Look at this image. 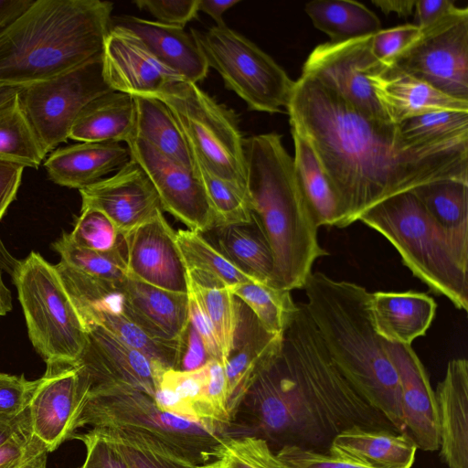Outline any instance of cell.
<instances>
[{
    "label": "cell",
    "mask_w": 468,
    "mask_h": 468,
    "mask_svg": "<svg viewBox=\"0 0 468 468\" xmlns=\"http://www.w3.org/2000/svg\"><path fill=\"white\" fill-rule=\"evenodd\" d=\"M286 112L314 149L338 202L336 228L379 202L441 180L468 183V141L421 144L399 125L368 118L316 80L301 76Z\"/></svg>",
    "instance_id": "1"
},
{
    "label": "cell",
    "mask_w": 468,
    "mask_h": 468,
    "mask_svg": "<svg viewBox=\"0 0 468 468\" xmlns=\"http://www.w3.org/2000/svg\"><path fill=\"white\" fill-rule=\"evenodd\" d=\"M354 426L396 431L336 369L298 303L280 352L246 393L227 436L257 437L274 451L296 446L327 452L332 440Z\"/></svg>",
    "instance_id": "2"
},
{
    "label": "cell",
    "mask_w": 468,
    "mask_h": 468,
    "mask_svg": "<svg viewBox=\"0 0 468 468\" xmlns=\"http://www.w3.org/2000/svg\"><path fill=\"white\" fill-rule=\"evenodd\" d=\"M303 303L336 369L399 432L406 431L397 371L371 324L367 290L312 271Z\"/></svg>",
    "instance_id": "3"
},
{
    "label": "cell",
    "mask_w": 468,
    "mask_h": 468,
    "mask_svg": "<svg viewBox=\"0 0 468 468\" xmlns=\"http://www.w3.org/2000/svg\"><path fill=\"white\" fill-rule=\"evenodd\" d=\"M112 9L101 0H36L0 29V87L49 80L101 55Z\"/></svg>",
    "instance_id": "4"
},
{
    "label": "cell",
    "mask_w": 468,
    "mask_h": 468,
    "mask_svg": "<svg viewBox=\"0 0 468 468\" xmlns=\"http://www.w3.org/2000/svg\"><path fill=\"white\" fill-rule=\"evenodd\" d=\"M247 192L252 215L269 241L272 285L303 289L314 261L329 252L318 242V226L298 185L293 159L276 133L244 138Z\"/></svg>",
    "instance_id": "5"
},
{
    "label": "cell",
    "mask_w": 468,
    "mask_h": 468,
    "mask_svg": "<svg viewBox=\"0 0 468 468\" xmlns=\"http://www.w3.org/2000/svg\"><path fill=\"white\" fill-rule=\"evenodd\" d=\"M359 220L385 237L431 291L467 311L468 249L436 223L412 191L379 202Z\"/></svg>",
    "instance_id": "6"
},
{
    "label": "cell",
    "mask_w": 468,
    "mask_h": 468,
    "mask_svg": "<svg viewBox=\"0 0 468 468\" xmlns=\"http://www.w3.org/2000/svg\"><path fill=\"white\" fill-rule=\"evenodd\" d=\"M135 432L157 441L197 465L219 459L225 432L160 410L154 399L130 387L89 392L77 428Z\"/></svg>",
    "instance_id": "7"
},
{
    "label": "cell",
    "mask_w": 468,
    "mask_h": 468,
    "mask_svg": "<svg viewBox=\"0 0 468 468\" xmlns=\"http://www.w3.org/2000/svg\"><path fill=\"white\" fill-rule=\"evenodd\" d=\"M29 339L46 364L76 362L87 330L55 265L32 251L13 275Z\"/></svg>",
    "instance_id": "8"
},
{
    "label": "cell",
    "mask_w": 468,
    "mask_h": 468,
    "mask_svg": "<svg viewBox=\"0 0 468 468\" xmlns=\"http://www.w3.org/2000/svg\"><path fill=\"white\" fill-rule=\"evenodd\" d=\"M154 98L171 111L193 154L211 173L248 194L244 137L235 112L187 80L168 86Z\"/></svg>",
    "instance_id": "9"
},
{
    "label": "cell",
    "mask_w": 468,
    "mask_h": 468,
    "mask_svg": "<svg viewBox=\"0 0 468 468\" xmlns=\"http://www.w3.org/2000/svg\"><path fill=\"white\" fill-rule=\"evenodd\" d=\"M190 34L208 68L221 76L225 87L251 111L277 113L287 110L295 81L272 58L226 24Z\"/></svg>",
    "instance_id": "10"
},
{
    "label": "cell",
    "mask_w": 468,
    "mask_h": 468,
    "mask_svg": "<svg viewBox=\"0 0 468 468\" xmlns=\"http://www.w3.org/2000/svg\"><path fill=\"white\" fill-rule=\"evenodd\" d=\"M102 54V53H101ZM114 91L106 82L101 55L55 79L18 89L23 111L46 154L69 138L81 110Z\"/></svg>",
    "instance_id": "11"
},
{
    "label": "cell",
    "mask_w": 468,
    "mask_h": 468,
    "mask_svg": "<svg viewBox=\"0 0 468 468\" xmlns=\"http://www.w3.org/2000/svg\"><path fill=\"white\" fill-rule=\"evenodd\" d=\"M388 67L468 101V8L456 7L420 29Z\"/></svg>",
    "instance_id": "12"
},
{
    "label": "cell",
    "mask_w": 468,
    "mask_h": 468,
    "mask_svg": "<svg viewBox=\"0 0 468 468\" xmlns=\"http://www.w3.org/2000/svg\"><path fill=\"white\" fill-rule=\"evenodd\" d=\"M371 38L320 44L305 60L302 75L316 80L368 118L388 121L372 87V77L388 66L373 56Z\"/></svg>",
    "instance_id": "13"
},
{
    "label": "cell",
    "mask_w": 468,
    "mask_h": 468,
    "mask_svg": "<svg viewBox=\"0 0 468 468\" xmlns=\"http://www.w3.org/2000/svg\"><path fill=\"white\" fill-rule=\"evenodd\" d=\"M82 321L97 324L138 350L154 364L177 369L182 341L163 342L147 335L122 311L117 285L85 274H76L65 284Z\"/></svg>",
    "instance_id": "14"
},
{
    "label": "cell",
    "mask_w": 468,
    "mask_h": 468,
    "mask_svg": "<svg viewBox=\"0 0 468 468\" xmlns=\"http://www.w3.org/2000/svg\"><path fill=\"white\" fill-rule=\"evenodd\" d=\"M90 386L77 362L47 364L37 379L28 410L31 431L48 452L73 439Z\"/></svg>",
    "instance_id": "15"
},
{
    "label": "cell",
    "mask_w": 468,
    "mask_h": 468,
    "mask_svg": "<svg viewBox=\"0 0 468 468\" xmlns=\"http://www.w3.org/2000/svg\"><path fill=\"white\" fill-rule=\"evenodd\" d=\"M127 145L130 157L143 168L154 185L163 210L189 230L203 233L217 227L215 214L196 173L165 158L135 136Z\"/></svg>",
    "instance_id": "16"
},
{
    "label": "cell",
    "mask_w": 468,
    "mask_h": 468,
    "mask_svg": "<svg viewBox=\"0 0 468 468\" xmlns=\"http://www.w3.org/2000/svg\"><path fill=\"white\" fill-rule=\"evenodd\" d=\"M79 191L81 208L102 212L123 239L163 211L154 185L131 157L112 176Z\"/></svg>",
    "instance_id": "17"
},
{
    "label": "cell",
    "mask_w": 468,
    "mask_h": 468,
    "mask_svg": "<svg viewBox=\"0 0 468 468\" xmlns=\"http://www.w3.org/2000/svg\"><path fill=\"white\" fill-rule=\"evenodd\" d=\"M85 327L87 343L76 362L87 378L90 391L122 386L154 398L157 374L166 367L154 364L143 353L97 324H85Z\"/></svg>",
    "instance_id": "18"
},
{
    "label": "cell",
    "mask_w": 468,
    "mask_h": 468,
    "mask_svg": "<svg viewBox=\"0 0 468 468\" xmlns=\"http://www.w3.org/2000/svg\"><path fill=\"white\" fill-rule=\"evenodd\" d=\"M127 275L147 284L187 294L189 277L176 231L160 211L126 239Z\"/></svg>",
    "instance_id": "19"
},
{
    "label": "cell",
    "mask_w": 468,
    "mask_h": 468,
    "mask_svg": "<svg viewBox=\"0 0 468 468\" xmlns=\"http://www.w3.org/2000/svg\"><path fill=\"white\" fill-rule=\"evenodd\" d=\"M103 76L114 91L155 97L168 86L186 80L171 70L129 31L111 26L102 54Z\"/></svg>",
    "instance_id": "20"
},
{
    "label": "cell",
    "mask_w": 468,
    "mask_h": 468,
    "mask_svg": "<svg viewBox=\"0 0 468 468\" xmlns=\"http://www.w3.org/2000/svg\"><path fill=\"white\" fill-rule=\"evenodd\" d=\"M384 348L399 380L406 431L418 449L435 452L440 448L438 407L428 373L411 345L383 340Z\"/></svg>",
    "instance_id": "21"
},
{
    "label": "cell",
    "mask_w": 468,
    "mask_h": 468,
    "mask_svg": "<svg viewBox=\"0 0 468 468\" xmlns=\"http://www.w3.org/2000/svg\"><path fill=\"white\" fill-rule=\"evenodd\" d=\"M124 314L150 337L182 341L189 324L188 296L166 291L129 275L118 283Z\"/></svg>",
    "instance_id": "22"
},
{
    "label": "cell",
    "mask_w": 468,
    "mask_h": 468,
    "mask_svg": "<svg viewBox=\"0 0 468 468\" xmlns=\"http://www.w3.org/2000/svg\"><path fill=\"white\" fill-rule=\"evenodd\" d=\"M282 337L267 332L241 303L234 346L225 364L230 422L250 388L280 352Z\"/></svg>",
    "instance_id": "23"
},
{
    "label": "cell",
    "mask_w": 468,
    "mask_h": 468,
    "mask_svg": "<svg viewBox=\"0 0 468 468\" xmlns=\"http://www.w3.org/2000/svg\"><path fill=\"white\" fill-rule=\"evenodd\" d=\"M435 398L440 430V457L448 468H468V361H449Z\"/></svg>",
    "instance_id": "24"
},
{
    "label": "cell",
    "mask_w": 468,
    "mask_h": 468,
    "mask_svg": "<svg viewBox=\"0 0 468 468\" xmlns=\"http://www.w3.org/2000/svg\"><path fill=\"white\" fill-rule=\"evenodd\" d=\"M112 25L134 35L163 65L197 83L208 73L207 63L191 34L183 27L133 16L112 18Z\"/></svg>",
    "instance_id": "25"
},
{
    "label": "cell",
    "mask_w": 468,
    "mask_h": 468,
    "mask_svg": "<svg viewBox=\"0 0 468 468\" xmlns=\"http://www.w3.org/2000/svg\"><path fill=\"white\" fill-rule=\"evenodd\" d=\"M367 313L375 332L383 340L401 345L426 335L437 309L435 300L424 292H369Z\"/></svg>",
    "instance_id": "26"
},
{
    "label": "cell",
    "mask_w": 468,
    "mask_h": 468,
    "mask_svg": "<svg viewBox=\"0 0 468 468\" xmlns=\"http://www.w3.org/2000/svg\"><path fill=\"white\" fill-rule=\"evenodd\" d=\"M418 447L407 431L354 426L331 441V455L367 468H411Z\"/></svg>",
    "instance_id": "27"
},
{
    "label": "cell",
    "mask_w": 468,
    "mask_h": 468,
    "mask_svg": "<svg viewBox=\"0 0 468 468\" xmlns=\"http://www.w3.org/2000/svg\"><path fill=\"white\" fill-rule=\"evenodd\" d=\"M372 87L388 121L395 124L436 111L468 112V101L389 67L372 77Z\"/></svg>",
    "instance_id": "28"
},
{
    "label": "cell",
    "mask_w": 468,
    "mask_h": 468,
    "mask_svg": "<svg viewBox=\"0 0 468 468\" xmlns=\"http://www.w3.org/2000/svg\"><path fill=\"white\" fill-rule=\"evenodd\" d=\"M129 160L128 147L119 143L81 142L54 150L44 167L53 183L80 190L119 170Z\"/></svg>",
    "instance_id": "29"
},
{
    "label": "cell",
    "mask_w": 468,
    "mask_h": 468,
    "mask_svg": "<svg viewBox=\"0 0 468 468\" xmlns=\"http://www.w3.org/2000/svg\"><path fill=\"white\" fill-rule=\"evenodd\" d=\"M133 96L111 91L89 102L75 120L69 139L80 142L128 143L135 136Z\"/></svg>",
    "instance_id": "30"
},
{
    "label": "cell",
    "mask_w": 468,
    "mask_h": 468,
    "mask_svg": "<svg viewBox=\"0 0 468 468\" xmlns=\"http://www.w3.org/2000/svg\"><path fill=\"white\" fill-rule=\"evenodd\" d=\"M207 365L192 371L164 369L156 378L153 399L164 411L206 423L225 432L217 424L207 400Z\"/></svg>",
    "instance_id": "31"
},
{
    "label": "cell",
    "mask_w": 468,
    "mask_h": 468,
    "mask_svg": "<svg viewBox=\"0 0 468 468\" xmlns=\"http://www.w3.org/2000/svg\"><path fill=\"white\" fill-rule=\"evenodd\" d=\"M136 108L135 137L160 154L195 173L191 147L176 118L160 100L133 96Z\"/></svg>",
    "instance_id": "32"
},
{
    "label": "cell",
    "mask_w": 468,
    "mask_h": 468,
    "mask_svg": "<svg viewBox=\"0 0 468 468\" xmlns=\"http://www.w3.org/2000/svg\"><path fill=\"white\" fill-rule=\"evenodd\" d=\"M214 229L218 250L230 261L256 280L272 285V252L263 228L253 215L249 223L223 225Z\"/></svg>",
    "instance_id": "33"
},
{
    "label": "cell",
    "mask_w": 468,
    "mask_h": 468,
    "mask_svg": "<svg viewBox=\"0 0 468 468\" xmlns=\"http://www.w3.org/2000/svg\"><path fill=\"white\" fill-rule=\"evenodd\" d=\"M294 143L293 165L300 189L318 227L335 226L338 202L334 189L308 141L291 131Z\"/></svg>",
    "instance_id": "34"
},
{
    "label": "cell",
    "mask_w": 468,
    "mask_h": 468,
    "mask_svg": "<svg viewBox=\"0 0 468 468\" xmlns=\"http://www.w3.org/2000/svg\"><path fill=\"white\" fill-rule=\"evenodd\" d=\"M304 10L314 26L338 42L371 36L381 29L379 18L352 0H314Z\"/></svg>",
    "instance_id": "35"
},
{
    "label": "cell",
    "mask_w": 468,
    "mask_h": 468,
    "mask_svg": "<svg viewBox=\"0 0 468 468\" xmlns=\"http://www.w3.org/2000/svg\"><path fill=\"white\" fill-rule=\"evenodd\" d=\"M411 191L436 223L460 246L468 249V183L441 180Z\"/></svg>",
    "instance_id": "36"
},
{
    "label": "cell",
    "mask_w": 468,
    "mask_h": 468,
    "mask_svg": "<svg viewBox=\"0 0 468 468\" xmlns=\"http://www.w3.org/2000/svg\"><path fill=\"white\" fill-rule=\"evenodd\" d=\"M187 272L189 286L199 297L213 324L226 364L235 343L240 304L229 288L217 278L195 270Z\"/></svg>",
    "instance_id": "37"
},
{
    "label": "cell",
    "mask_w": 468,
    "mask_h": 468,
    "mask_svg": "<svg viewBox=\"0 0 468 468\" xmlns=\"http://www.w3.org/2000/svg\"><path fill=\"white\" fill-rule=\"evenodd\" d=\"M46 153L27 120L17 94L0 106V157L37 168Z\"/></svg>",
    "instance_id": "38"
},
{
    "label": "cell",
    "mask_w": 468,
    "mask_h": 468,
    "mask_svg": "<svg viewBox=\"0 0 468 468\" xmlns=\"http://www.w3.org/2000/svg\"><path fill=\"white\" fill-rule=\"evenodd\" d=\"M229 290L271 334L283 335L298 309L290 291L261 282L237 284Z\"/></svg>",
    "instance_id": "39"
},
{
    "label": "cell",
    "mask_w": 468,
    "mask_h": 468,
    "mask_svg": "<svg viewBox=\"0 0 468 468\" xmlns=\"http://www.w3.org/2000/svg\"><path fill=\"white\" fill-rule=\"evenodd\" d=\"M176 236L187 270L210 274L229 288L240 283L260 282L237 267L201 233L178 229Z\"/></svg>",
    "instance_id": "40"
},
{
    "label": "cell",
    "mask_w": 468,
    "mask_h": 468,
    "mask_svg": "<svg viewBox=\"0 0 468 468\" xmlns=\"http://www.w3.org/2000/svg\"><path fill=\"white\" fill-rule=\"evenodd\" d=\"M193 157L195 173L213 209L217 227L250 222L252 213L248 194L236 185L211 173L194 154Z\"/></svg>",
    "instance_id": "41"
},
{
    "label": "cell",
    "mask_w": 468,
    "mask_h": 468,
    "mask_svg": "<svg viewBox=\"0 0 468 468\" xmlns=\"http://www.w3.org/2000/svg\"><path fill=\"white\" fill-rule=\"evenodd\" d=\"M399 125L401 135L411 143L468 141V112L436 111L410 118Z\"/></svg>",
    "instance_id": "42"
},
{
    "label": "cell",
    "mask_w": 468,
    "mask_h": 468,
    "mask_svg": "<svg viewBox=\"0 0 468 468\" xmlns=\"http://www.w3.org/2000/svg\"><path fill=\"white\" fill-rule=\"evenodd\" d=\"M61 261L71 268L89 276L119 283L127 276L125 250L113 252H100L75 245L69 234L63 232L61 237L52 243Z\"/></svg>",
    "instance_id": "43"
},
{
    "label": "cell",
    "mask_w": 468,
    "mask_h": 468,
    "mask_svg": "<svg viewBox=\"0 0 468 468\" xmlns=\"http://www.w3.org/2000/svg\"><path fill=\"white\" fill-rule=\"evenodd\" d=\"M100 430L114 441L129 468H200V465L143 434Z\"/></svg>",
    "instance_id": "44"
},
{
    "label": "cell",
    "mask_w": 468,
    "mask_h": 468,
    "mask_svg": "<svg viewBox=\"0 0 468 468\" xmlns=\"http://www.w3.org/2000/svg\"><path fill=\"white\" fill-rule=\"evenodd\" d=\"M68 234L75 245L88 250L100 252L125 250L124 239L114 225L95 208H81L73 230Z\"/></svg>",
    "instance_id": "45"
},
{
    "label": "cell",
    "mask_w": 468,
    "mask_h": 468,
    "mask_svg": "<svg viewBox=\"0 0 468 468\" xmlns=\"http://www.w3.org/2000/svg\"><path fill=\"white\" fill-rule=\"evenodd\" d=\"M219 458L231 468H292L266 441L253 436L227 437Z\"/></svg>",
    "instance_id": "46"
},
{
    "label": "cell",
    "mask_w": 468,
    "mask_h": 468,
    "mask_svg": "<svg viewBox=\"0 0 468 468\" xmlns=\"http://www.w3.org/2000/svg\"><path fill=\"white\" fill-rule=\"evenodd\" d=\"M46 445L28 431L0 444V468H47Z\"/></svg>",
    "instance_id": "47"
},
{
    "label": "cell",
    "mask_w": 468,
    "mask_h": 468,
    "mask_svg": "<svg viewBox=\"0 0 468 468\" xmlns=\"http://www.w3.org/2000/svg\"><path fill=\"white\" fill-rule=\"evenodd\" d=\"M73 439L80 441L86 450L84 462L78 468H129L114 441L103 431L91 428L77 432Z\"/></svg>",
    "instance_id": "48"
},
{
    "label": "cell",
    "mask_w": 468,
    "mask_h": 468,
    "mask_svg": "<svg viewBox=\"0 0 468 468\" xmlns=\"http://www.w3.org/2000/svg\"><path fill=\"white\" fill-rule=\"evenodd\" d=\"M37 384V379L27 380L23 375L0 373V414L15 416L27 410Z\"/></svg>",
    "instance_id": "49"
},
{
    "label": "cell",
    "mask_w": 468,
    "mask_h": 468,
    "mask_svg": "<svg viewBox=\"0 0 468 468\" xmlns=\"http://www.w3.org/2000/svg\"><path fill=\"white\" fill-rule=\"evenodd\" d=\"M133 3L140 10L151 13L157 22L183 28L199 12L198 0H136Z\"/></svg>",
    "instance_id": "50"
},
{
    "label": "cell",
    "mask_w": 468,
    "mask_h": 468,
    "mask_svg": "<svg viewBox=\"0 0 468 468\" xmlns=\"http://www.w3.org/2000/svg\"><path fill=\"white\" fill-rule=\"evenodd\" d=\"M420 33L416 25L380 29L371 38L373 56L385 65L406 48Z\"/></svg>",
    "instance_id": "51"
},
{
    "label": "cell",
    "mask_w": 468,
    "mask_h": 468,
    "mask_svg": "<svg viewBox=\"0 0 468 468\" xmlns=\"http://www.w3.org/2000/svg\"><path fill=\"white\" fill-rule=\"evenodd\" d=\"M277 455L292 468H367L336 458L328 452L283 446L275 451Z\"/></svg>",
    "instance_id": "52"
},
{
    "label": "cell",
    "mask_w": 468,
    "mask_h": 468,
    "mask_svg": "<svg viewBox=\"0 0 468 468\" xmlns=\"http://www.w3.org/2000/svg\"><path fill=\"white\" fill-rule=\"evenodd\" d=\"M187 296L189 323L200 335L210 357L225 365L221 346L213 324L199 297L190 286Z\"/></svg>",
    "instance_id": "53"
},
{
    "label": "cell",
    "mask_w": 468,
    "mask_h": 468,
    "mask_svg": "<svg viewBox=\"0 0 468 468\" xmlns=\"http://www.w3.org/2000/svg\"><path fill=\"white\" fill-rule=\"evenodd\" d=\"M211 360L200 335L189 323L182 340L177 370H196L205 367Z\"/></svg>",
    "instance_id": "54"
},
{
    "label": "cell",
    "mask_w": 468,
    "mask_h": 468,
    "mask_svg": "<svg viewBox=\"0 0 468 468\" xmlns=\"http://www.w3.org/2000/svg\"><path fill=\"white\" fill-rule=\"evenodd\" d=\"M25 166L0 157V221L16 199Z\"/></svg>",
    "instance_id": "55"
},
{
    "label": "cell",
    "mask_w": 468,
    "mask_h": 468,
    "mask_svg": "<svg viewBox=\"0 0 468 468\" xmlns=\"http://www.w3.org/2000/svg\"><path fill=\"white\" fill-rule=\"evenodd\" d=\"M454 1L452 0H417L415 5L420 29H423L440 20L454 10Z\"/></svg>",
    "instance_id": "56"
},
{
    "label": "cell",
    "mask_w": 468,
    "mask_h": 468,
    "mask_svg": "<svg viewBox=\"0 0 468 468\" xmlns=\"http://www.w3.org/2000/svg\"><path fill=\"white\" fill-rule=\"evenodd\" d=\"M28 431H31L28 410L15 416L0 414V444Z\"/></svg>",
    "instance_id": "57"
},
{
    "label": "cell",
    "mask_w": 468,
    "mask_h": 468,
    "mask_svg": "<svg viewBox=\"0 0 468 468\" xmlns=\"http://www.w3.org/2000/svg\"><path fill=\"white\" fill-rule=\"evenodd\" d=\"M36 0H0V27L5 28L19 19Z\"/></svg>",
    "instance_id": "58"
},
{
    "label": "cell",
    "mask_w": 468,
    "mask_h": 468,
    "mask_svg": "<svg viewBox=\"0 0 468 468\" xmlns=\"http://www.w3.org/2000/svg\"><path fill=\"white\" fill-rule=\"evenodd\" d=\"M239 3V0H198V11L211 16L216 21V26H223L225 25L222 17L223 14Z\"/></svg>",
    "instance_id": "59"
},
{
    "label": "cell",
    "mask_w": 468,
    "mask_h": 468,
    "mask_svg": "<svg viewBox=\"0 0 468 468\" xmlns=\"http://www.w3.org/2000/svg\"><path fill=\"white\" fill-rule=\"evenodd\" d=\"M371 3L386 15L395 13L399 17H407L415 8L416 0H372Z\"/></svg>",
    "instance_id": "60"
},
{
    "label": "cell",
    "mask_w": 468,
    "mask_h": 468,
    "mask_svg": "<svg viewBox=\"0 0 468 468\" xmlns=\"http://www.w3.org/2000/svg\"><path fill=\"white\" fill-rule=\"evenodd\" d=\"M21 261L15 258L5 248L0 238V267L13 277L17 271Z\"/></svg>",
    "instance_id": "61"
},
{
    "label": "cell",
    "mask_w": 468,
    "mask_h": 468,
    "mask_svg": "<svg viewBox=\"0 0 468 468\" xmlns=\"http://www.w3.org/2000/svg\"><path fill=\"white\" fill-rule=\"evenodd\" d=\"M2 268L0 267V315H5L12 310V294L5 285L2 279Z\"/></svg>",
    "instance_id": "62"
},
{
    "label": "cell",
    "mask_w": 468,
    "mask_h": 468,
    "mask_svg": "<svg viewBox=\"0 0 468 468\" xmlns=\"http://www.w3.org/2000/svg\"><path fill=\"white\" fill-rule=\"evenodd\" d=\"M18 92V89L10 87H0V106L14 98Z\"/></svg>",
    "instance_id": "63"
},
{
    "label": "cell",
    "mask_w": 468,
    "mask_h": 468,
    "mask_svg": "<svg viewBox=\"0 0 468 468\" xmlns=\"http://www.w3.org/2000/svg\"><path fill=\"white\" fill-rule=\"evenodd\" d=\"M200 468H231L229 463L222 458L215 460L205 465H201Z\"/></svg>",
    "instance_id": "64"
}]
</instances>
